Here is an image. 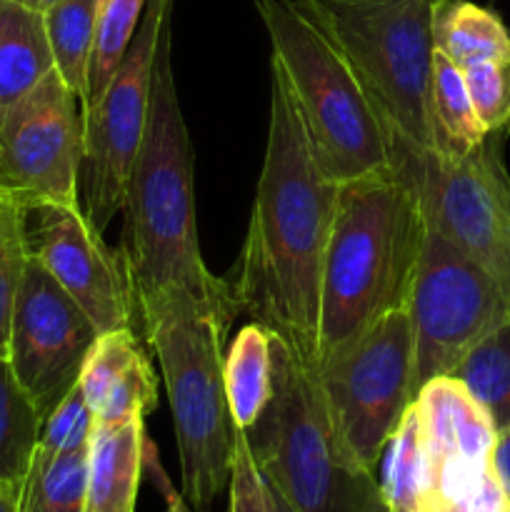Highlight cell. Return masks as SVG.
Returning a JSON list of instances; mask_svg holds the SVG:
<instances>
[{
    "label": "cell",
    "mask_w": 510,
    "mask_h": 512,
    "mask_svg": "<svg viewBox=\"0 0 510 512\" xmlns=\"http://www.w3.org/2000/svg\"><path fill=\"white\" fill-rule=\"evenodd\" d=\"M270 123L248 235L225 278L238 313L280 335L300 358L315 360L320 268L338 183L325 175L305 135L293 93L270 63Z\"/></svg>",
    "instance_id": "6da1fadb"
},
{
    "label": "cell",
    "mask_w": 510,
    "mask_h": 512,
    "mask_svg": "<svg viewBox=\"0 0 510 512\" xmlns=\"http://www.w3.org/2000/svg\"><path fill=\"white\" fill-rule=\"evenodd\" d=\"M193 178V143L175 88L170 18H165L155 50L148 125L120 210L125 218L120 253L135 313L173 288L188 290L210 308L238 313L228 280L215 278L200 253Z\"/></svg>",
    "instance_id": "7a4b0ae2"
},
{
    "label": "cell",
    "mask_w": 510,
    "mask_h": 512,
    "mask_svg": "<svg viewBox=\"0 0 510 512\" xmlns=\"http://www.w3.org/2000/svg\"><path fill=\"white\" fill-rule=\"evenodd\" d=\"M425 230L428 220L418 190L395 170L338 185L320 268L313 363L405 308Z\"/></svg>",
    "instance_id": "3957f363"
},
{
    "label": "cell",
    "mask_w": 510,
    "mask_h": 512,
    "mask_svg": "<svg viewBox=\"0 0 510 512\" xmlns=\"http://www.w3.org/2000/svg\"><path fill=\"white\" fill-rule=\"evenodd\" d=\"M235 313L173 288L138 308V323L158 358L180 453V495L208 508L230 483L233 420L223 380V343Z\"/></svg>",
    "instance_id": "277c9868"
},
{
    "label": "cell",
    "mask_w": 510,
    "mask_h": 512,
    "mask_svg": "<svg viewBox=\"0 0 510 512\" xmlns=\"http://www.w3.org/2000/svg\"><path fill=\"white\" fill-rule=\"evenodd\" d=\"M320 168L335 183L393 170V140L343 50L298 0H255Z\"/></svg>",
    "instance_id": "5b68a950"
},
{
    "label": "cell",
    "mask_w": 510,
    "mask_h": 512,
    "mask_svg": "<svg viewBox=\"0 0 510 512\" xmlns=\"http://www.w3.org/2000/svg\"><path fill=\"white\" fill-rule=\"evenodd\" d=\"M338 43L373 98L390 140L393 170L438 153L430 75L435 0H298Z\"/></svg>",
    "instance_id": "8992f818"
},
{
    "label": "cell",
    "mask_w": 510,
    "mask_h": 512,
    "mask_svg": "<svg viewBox=\"0 0 510 512\" xmlns=\"http://www.w3.org/2000/svg\"><path fill=\"white\" fill-rule=\"evenodd\" d=\"M273 375V398L248 430L265 483L295 512H388L375 473L335 435L313 363L275 333Z\"/></svg>",
    "instance_id": "52a82bcc"
},
{
    "label": "cell",
    "mask_w": 510,
    "mask_h": 512,
    "mask_svg": "<svg viewBox=\"0 0 510 512\" xmlns=\"http://www.w3.org/2000/svg\"><path fill=\"white\" fill-rule=\"evenodd\" d=\"M313 368L335 435L360 468L375 473L385 445L415 403L408 310L388 313Z\"/></svg>",
    "instance_id": "ba28073f"
},
{
    "label": "cell",
    "mask_w": 510,
    "mask_h": 512,
    "mask_svg": "<svg viewBox=\"0 0 510 512\" xmlns=\"http://www.w3.org/2000/svg\"><path fill=\"white\" fill-rule=\"evenodd\" d=\"M413 328V385L450 378L475 343L510 320L508 303L488 273L428 225L408 300Z\"/></svg>",
    "instance_id": "9c48e42d"
},
{
    "label": "cell",
    "mask_w": 510,
    "mask_h": 512,
    "mask_svg": "<svg viewBox=\"0 0 510 512\" xmlns=\"http://www.w3.org/2000/svg\"><path fill=\"white\" fill-rule=\"evenodd\" d=\"M508 130L460 158L428 155L405 170L428 225L448 235L493 278L510 310V173L503 160Z\"/></svg>",
    "instance_id": "30bf717a"
},
{
    "label": "cell",
    "mask_w": 510,
    "mask_h": 512,
    "mask_svg": "<svg viewBox=\"0 0 510 512\" xmlns=\"http://www.w3.org/2000/svg\"><path fill=\"white\" fill-rule=\"evenodd\" d=\"M85 113L58 70L0 110V195L20 208L80 203Z\"/></svg>",
    "instance_id": "8fae6325"
},
{
    "label": "cell",
    "mask_w": 510,
    "mask_h": 512,
    "mask_svg": "<svg viewBox=\"0 0 510 512\" xmlns=\"http://www.w3.org/2000/svg\"><path fill=\"white\" fill-rule=\"evenodd\" d=\"M165 18H170V5L148 0L123 63L98 105L85 115V158L80 170L83 210L100 233L123 210L130 170L143 145L155 50Z\"/></svg>",
    "instance_id": "7c38bea8"
},
{
    "label": "cell",
    "mask_w": 510,
    "mask_h": 512,
    "mask_svg": "<svg viewBox=\"0 0 510 512\" xmlns=\"http://www.w3.org/2000/svg\"><path fill=\"white\" fill-rule=\"evenodd\" d=\"M95 338L93 320L28 253L10 320L8 363L43 418L78 385Z\"/></svg>",
    "instance_id": "4fadbf2b"
},
{
    "label": "cell",
    "mask_w": 510,
    "mask_h": 512,
    "mask_svg": "<svg viewBox=\"0 0 510 512\" xmlns=\"http://www.w3.org/2000/svg\"><path fill=\"white\" fill-rule=\"evenodd\" d=\"M23 215L28 253L85 310L98 333L133 328L138 313L123 253L105 243L80 203L33 205Z\"/></svg>",
    "instance_id": "5bb4252c"
},
{
    "label": "cell",
    "mask_w": 510,
    "mask_h": 512,
    "mask_svg": "<svg viewBox=\"0 0 510 512\" xmlns=\"http://www.w3.org/2000/svg\"><path fill=\"white\" fill-rule=\"evenodd\" d=\"M145 443V418L123 425H93L85 512H135L145 475Z\"/></svg>",
    "instance_id": "9a60e30c"
},
{
    "label": "cell",
    "mask_w": 510,
    "mask_h": 512,
    "mask_svg": "<svg viewBox=\"0 0 510 512\" xmlns=\"http://www.w3.org/2000/svg\"><path fill=\"white\" fill-rule=\"evenodd\" d=\"M53 70L45 15L0 0V110L28 95Z\"/></svg>",
    "instance_id": "2e32d148"
},
{
    "label": "cell",
    "mask_w": 510,
    "mask_h": 512,
    "mask_svg": "<svg viewBox=\"0 0 510 512\" xmlns=\"http://www.w3.org/2000/svg\"><path fill=\"white\" fill-rule=\"evenodd\" d=\"M433 45L460 70L475 63L510 65V30L503 18L470 0H435Z\"/></svg>",
    "instance_id": "e0dca14e"
},
{
    "label": "cell",
    "mask_w": 510,
    "mask_h": 512,
    "mask_svg": "<svg viewBox=\"0 0 510 512\" xmlns=\"http://www.w3.org/2000/svg\"><path fill=\"white\" fill-rule=\"evenodd\" d=\"M225 398L235 428L248 433L273 398V333L260 323H248L235 333L223 360Z\"/></svg>",
    "instance_id": "ac0fdd59"
},
{
    "label": "cell",
    "mask_w": 510,
    "mask_h": 512,
    "mask_svg": "<svg viewBox=\"0 0 510 512\" xmlns=\"http://www.w3.org/2000/svg\"><path fill=\"white\" fill-rule=\"evenodd\" d=\"M383 455V478L378 483L388 512H438L433 500L425 420L418 403L405 410Z\"/></svg>",
    "instance_id": "d6986e66"
},
{
    "label": "cell",
    "mask_w": 510,
    "mask_h": 512,
    "mask_svg": "<svg viewBox=\"0 0 510 512\" xmlns=\"http://www.w3.org/2000/svg\"><path fill=\"white\" fill-rule=\"evenodd\" d=\"M88 445L70 450L35 448L18 493L20 512H85Z\"/></svg>",
    "instance_id": "ffe728a7"
},
{
    "label": "cell",
    "mask_w": 510,
    "mask_h": 512,
    "mask_svg": "<svg viewBox=\"0 0 510 512\" xmlns=\"http://www.w3.org/2000/svg\"><path fill=\"white\" fill-rule=\"evenodd\" d=\"M43 423V413L18 383L8 358H0V485L15 495L28 475Z\"/></svg>",
    "instance_id": "44dd1931"
},
{
    "label": "cell",
    "mask_w": 510,
    "mask_h": 512,
    "mask_svg": "<svg viewBox=\"0 0 510 512\" xmlns=\"http://www.w3.org/2000/svg\"><path fill=\"white\" fill-rule=\"evenodd\" d=\"M430 110H433L438 153L445 158H460L478 148L488 130L475 115L465 88L463 70L450 63L440 50L433 53V75H430Z\"/></svg>",
    "instance_id": "7402d4cb"
},
{
    "label": "cell",
    "mask_w": 510,
    "mask_h": 512,
    "mask_svg": "<svg viewBox=\"0 0 510 512\" xmlns=\"http://www.w3.org/2000/svg\"><path fill=\"white\" fill-rule=\"evenodd\" d=\"M50 50L55 70L85 108L88 100V70L100 18V0H58L45 10Z\"/></svg>",
    "instance_id": "603a6c76"
},
{
    "label": "cell",
    "mask_w": 510,
    "mask_h": 512,
    "mask_svg": "<svg viewBox=\"0 0 510 512\" xmlns=\"http://www.w3.org/2000/svg\"><path fill=\"white\" fill-rule=\"evenodd\" d=\"M450 378L463 383L498 433L510 428V320L475 343Z\"/></svg>",
    "instance_id": "cb8c5ba5"
},
{
    "label": "cell",
    "mask_w": 510,
    "mask_h": 512,
    "mask_svg": "<svg viewBox=\"0 0 510 512\" xmlns=\"http://www.w3.org/2000/svg\"><path fill=\"white\" fill-rule=\"evenodd\" d=\"M145 5H148V0H108L100 8L93 55H90L88 100H85L83 108L85 115L98 105L105 88L113 80L115 70L123 63L125 50H128L130 40L138 30Z\"/></svg>",
    "instance_id": "d4e9b609"
},
{
    "label": "cell",
    "mask_w": 510,
    "mask_h": 512,
    "mask_svg": "<svg viewBox=\"0 0 510 512\" xmlns=\"http://www.w3.org/2000/svg\"><path fill=\"white\" fill-rule=\"evenodd\" d=\"M140 355H145V350L143 345H140L135 328H118L98 333V338L90 345L88 355H85L78 378V388L83 390L85 403L93 410V415L98 413V408L103 405L105 395L110 393L115 380H118Z\"/></svg>",
    "instance_id": "484cf974"
},
{
    "label": "cell",
    "mask_w": 510,
    "mask_h": 512,
    "mask_svg": "<svg viewBox=\"0 0 510 512\" xmlns=\"http://www.w3.org/2000/svg\"><path fill=\"white\" fill-rule=\"evenodd\" d=\"M28 263L25 215L15 203H0V358H8L10 320Z\"/></svg>",
    "instance_id": "4316f807"
},
{
    "label": "cell",
    "mask_w": 510,
    "mask_h": 512,
    "mask_svg": "<svg viewBox=\"0 0 510 512\" xmlns=\"http://www.w3.org/2000/svg\"><path fill=\"white\" fill-rule=\"evenodd\" d=\"M158 405V378L148 355H140L110 388L103 405L93 415V425H123L145 418Z\"/></svg>",
    "instance_id": "83f0119b"
},
{
    "label": "cell",
    "mask_w": 510,
    "mask_h": 512,
    "mask_svg": "<svg viewBox=\"0 0 510 512\" xmlns=\"http://www.w3.org/2000/svg\"><path fill=\"white\" fill-rule=\"evenodd\" d=\"M475 115L488 133L510 128V65L475 63L463 68Z\"/></svg>",
    "instance_id": "f1b7e54d"
},
{
    "label": "cell",
    "mask_w": 510,
    "mask_h": 512,
    "mask_svg": "<svg viewBox=\"0 0 510 512\" xmlns=\"http://www.w3.org/2000/svg\"><path fill=\"white\" fill-rule=\"evenodd\" d=\"M90 433H93V410L85 403L83 390L75 385V388L55 405L53 413L45 418L38 445L48 450L83 448V445L90 443Z\"/></svg>",
    "instance_id": "f546056e"
},
{
    "label": "cell",
    "mask_w": 510,
    "mask_h": 512,
    "mask_svg": "<svg viewBox=\"0 0 510 512\" xmlns=\"http://www.w3.org/2000/svg\"><path fill=\"white\" fill-rule=\"evenodd\" d=\"M228 512H270L268 488L255 463L248 433L233 425V468H230Z\"/></svg>",
    "instance_id": "4dcf8cb0"
},
{
    "label": "cell",
    "mask_w": 510,
    "mask_h": 512,
    "mask_svg": "<svg viewBox=\"0 0 510 512\" xmlns=\"http://www.w3.org/2000/svg\"><path fill=\"white\" fill-rule=\"evenodd\" d=\"M145 473H148L150 478H153V483L158 485L160 495H163L165 500V512H195L188 503H185L183 495L173 488L168 473H165L163 465H160L158 450H155V445L150 443V440L145 443Z\"/></svg>",
    "instance_id": "1f68e13d"
},
{
    "label": "cell",
    "mask_w": 510,
    "mask_h": 512,
    "mask_svg": "<svg viewBox=\"0 0 510 512\" xmlns=\"http://www.w3.org/2000/svg\"><path fill=\"white\" fill-rule=\"evenodd\" d=\"M508 495H505L503 485L495 478L493 468L485 473L483 483H480L478 493L468 500V505H463L465 512H505L508 510Z\"/></svg>",
    "instance_id": "d6a6232c"
},
{
    "label": "cell",
    "mask_w": 510,
    "mask_h": 512,
    "mask_svg": "<svg viewBox=\"0 0 510 512\" xmlns=\"http://www.w3.org/2000/svg\"><path fill=\"white\" fill-rule=\"evenodd\" d=\"M490 468H493L498 483L503 485L510 503V428L500 430L498 438H495L493 453H490Z\"/></svg>",
    "instance_id": "836d02e7"
},
{
    "label": "cell",
    "mask_w": 510,
    "mask_h": 512,
    "mask_svg": "<svg viewBox=\"0 0 510 512\" xmlns=\"http://www.w3.org/2000/svg\"><path fill=\"white\" fill-rule=\"evenodd\" d=\"M265 488H268V505H270V512H295L293 508H290L288 503H285V498L278 493V490L270 488L268 483H265Z\"/></svg>",
    "instance_id": "e575fe53"
},
{
    "label": "cell",
    "mask_w": 510,
    "mask_h": 512,
    "mask_svg": "<svg viewBox=\"0 0 510 512\" xmlns=\"http://www.w3.org/2000/svg\"><path fill=\"white\" fill-rule=\"evenodd\" d=\"M0 512H20L18 495L0 485Z\"/></svg>",
    "instance_id": "d590c367"
},
{
    "label": "cell",
    "mask_w": 510,
    "mask_h": 512,
    "mask_svg": "<svg viewBox=\"0 0 510 512\" xmlns=\"http://www.w3.org/2000/svg\"><path fill=\"white\" fill-rule=\"evenodd\" d=\"M10 3H18V5H25V8L30 10H38V13H45V10L53 8L58 0H10Z\"/></svg>",
    "instance_id": "8d00e7d4"
},
{
    "label": "cell",
    "mask_w": 510,
    "mask_h": 512,
    "mask_svg": "<svg viewBox=\"0 0 510 512\" xmlns=\"http://www.w3.org/2000/svg\"><path fill=\"white\" fill-rule=\"evenodd\" d=\"M155 3H163V5H170V3H173V0H155Z\"/></svg>",
    "instance_id": "74e56055"
},
{
    "label": "cell",
    "mask_w": 510,
    "mask_h": 512,
    "mask_svg": "<svg viewBox=\"0 0 510 512\" xmlns=\"http://www.w3.org/2000/svg\"><path fill=\"white\" fill-rule=\"evenodd\" d=\"M450 512H465V510H463V508H453Z\"/></svg>",
    "instance_id": "f35d334b"
},
{
    "label": "cell",
    "mask_w": 510,
    "mask_h": 512,
    "mask_svg": "<svg viewBox=\"0 0 510 512\" xmlns=\"http://www.w3.org/2000/svg\"><path fill=\"white\" fill-rule=\"evenodd\" d=\"M105 3H108V0H100V8H103V5H105Z\"/></svg>",
    "instance_id": "ab89813d"
},
{
    "label": "cell",
    "mask_w": 510,
    "mask_h": 512,
    "mask_svg": "<svg viewBox=\"0 0 510 512\" xmlns=\"http://www.w3.org/2000/svg\"><path fill=\"white\" fill-rule=\"evenodd\" d=\"M0 203H8V200H5V198H3V195H0Z\"/></svg>",
    "instance_id": "60d3db41"
},
{
    "label": "cell",
    "mask_w": 510,
    "mask_h": 512,
    "mask_svg": "<svg viewBox=\"0 0 510 512\" xmlns=\"http://www.w3.org/2000/svg\"><path fill=\"white\" fill-rule=\"evenodd\" d=\"M505 512H510V505H508V510H505Z\"/></svg>",
    "instance_id": "b9f144b4"
},
{
    "label": "cell",
    "mask_w": 510,
    "mask_h": 512,
    "mask_svg": "<svg viewBox=\"0 0 510 512\" xmlns=\"http://www.w3.org/2000/svg\"><path fill=\"white\" fill-rule=\"evenodd\" d=\"M508 130H510V128H508Z\"/></svg>",
    "instance_id": "7bdbcfd3"
}]
</instances>
